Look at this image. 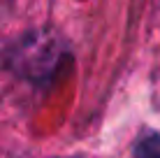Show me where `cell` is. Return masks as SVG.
<instances>
[{
    "instance_id": "obj_1",
    "label": "cell",
    "mask_w": 160,
    "mask_h": 158,
    "mask_svg": "<svg viewBox=\"0 0 160 158\" xmlns=\"http://www.w3.org/2000/svg\"><path fill=\"white\" fill-rule=\"evenodd\" d=\"M65 51L60 37L51 30H30L7 51L9 68L23 79L35 84L47 81L56 74Z\"/></svg>"
},
{
    "instance_id": "obj_2",
    "label": "cell",
    "mask_w": 160,
    "mask_h": 158,
    "mask_svg": "<svg viewBox=\"0 0 160 158\" xmlns=\"http://www.w3.org/2000/svg\"><path fill=\"white\" fill-rule=\"evenodd\" d=\"M132 158H160V133H146L137 140Z\"/></svg>"
}]
</instances>
